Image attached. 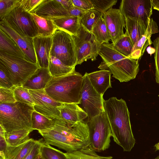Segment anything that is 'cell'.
<instances>
[{"mask_svg":"<svg viewBox=\"0 0 159 159\" xmlns=\"http://www.w3.org/2000/svg\"><path fill=\"white\" fill-rule=\"evenodd\" d=\"M44 0H19L20 6L25 11L31 13Z\"/></svg>","mask_w":159,"mask_h":159,"instance_id":"39","label":"cell"},{"mask_svg":"<svg viewBox=\"0 0 159 159\" xmlns=\"http://www.w3.org/2000/svg\"><path fill=\"white\" fill-rule=\"evenodd\" d=\"M44 140L43 139L37 140L35 144L23 159H34L40 152L41 146Z\"/></svg>","mask_w":159,"mask_h":159,"instance_id":"42","label":"cell"},{"mask_svg":"<svg viewBox=\"0 0 159 159\" xmlns=\"http://www.w3.org/2000/svg\"><path fill=\"white\" fill-rule=\"evenodd\" d=\"M159 32L156 22L152 18H151L145 34L134 45L129 57L139 60L140 59L148 46L153 43L151 39L152 35Z\"/></svg>","mask_w":159,"mask_h":159,"instance_id":"17","label":"cell"},{"mask_svg":"<svg viewBox=\"0 0 159 159\" xmlns=\"http://www.w3.org/2000/svg\"><path fill=\"white\" fill-rule=\"evenodd\" d=\"M14 86L3 66L0 64V87L12 89Z\"/></svg>","mask_w":159,"mask_h":159,"instance_id":"40","label":"cell"},{"mask_svg":"<svg viewBox=\"0 0 159 159\" xmlns=\"http://www.w3.org/2000/svg\"><path fill=\"white\" fill-rule=\"evenodd\" d=\"M89 10H86L74 6L69 11L70 16L81 17Z\"/></svg>","mask_w":159,"mask_h":159,"instance_id":"44","label":"cell"},{"mask_svg":"<svg viewBox=\"0 0 159 159\" xmlns=\"http://www.w3.org/2000/svg\"><path fill=\"white\" fill-rule=\"evenodd\" d=\"M75 67L67 66L57 58L50 56L48 69L53 77H60L67 75L75 70Z\"/></svg>","mask_w":159,"mask_h":159,"instance_id":"24","label":"cell"},{"mask_svg":"<svg viewBox=\"0 0 159 159\" xmlns=\"http://www.w3.org/2000/svg\"><path fill=\"white\" fill-rule=\"evenodd\" d=\"M88 75L91 85L99 94L103 96L108 89L112 87L111 73L109 70L101 69L88 73Z\"/></svg>","mask_w":159,"mask_h":159,"instance_id":"18","label":"cell"},{"mask_svg":"<svg viewBox=\"0 0 159 159\" xmlns=\"http://www.w3.org/2000/svg\"><path fill=\"white\" fill-rule=\"evenodd\" d=\"M152 8L159 11V0H152Z\"/></svg>","mask_w":159,"mask_h":159,"instance_id":"47","label":"cell"},{"mask_svg":"<svg viewBox=\"0 0 159 159\" xmlns=\"http://www.w3.org/2000/svg\"><path fill=\"white\" fill-rule=\"evenodd\" d=\"M98 55L103 61L98 68L108 69L112 77L120 82L134 79L139 71V59L127 57L117 51L112 43H105L100 46Z\"/></svg>","mask_w":159,"mask_h":159,"instance_id":"2","label":"cell"},{"mask_svg":"<svg viewBox=\"0 0 159 159\" xmlns=\"http://www.w3.org/2000/svg\"><path fill=\"white\" fill-rule=\"evenodd\" d=\"M58 108L62 120L68 124L78 123L88 117L87 113L76 103H63Z\"/></svg>","mask_w":159,"mask_h":159,"instance_id":"16","label":"cell"},{"mask_svg":"<svg viewBox=\"0 0 159 159\" xmlns=\"http://www.w3.org/2000/svg\"><path fill=\"white\" fill-rule=\"evenodd\" d=\"M0 63L14 86H22L39 67L38 63L0 51Z\"/></svg>","mask_w":159,"mask_h":159,"instance_id":"5","label":"cell"},{"mask_svg":"<svg viewBox=\"0 0 159 159\" xmlns=\"http://www.w3.org/2000/svg\"><path fill=\"white\" fill-rule=\"evenodd\" d=\"M31 13L52 20L69 16L68 11L58 0H44Z\"/></svg>","mask_w":159,"mask_h":159,"instance_id":"14","label":"cell"},{"mask_svg":"<svg viewBox=\"0 0 159 159\" xmlns=\"http://www.w3.org/2000/svg\"><path fill=\"white\" fill-rule=\"evenodd\" d=\"M88 74L86 72L83 77L80 101L83 110L88 115L86 122L105 111L103 96L98 93L93 88Z\"/></svg>","mask_w":159,"mask_h":159,"instance_id":"9","label":"cell"},{"mask_svg":"<svg viewBox=\"0 0 159 159\" xmlns=\"http://www.w3.org/2000/svg\"><path fill=\"white\" fill-rule=\"evenodd\" d=\"M37 140L30 138L25 142L16 146H7L5 159H23L37 142Z\"/></svg>","mask_w":159,"mask_h":159,"instance_id":"23","label":"cell"},{"mask_svg":"<svg viewBox=\"0 0 159 159\" xmlns=\"http://www.w3.org/2000/svg\"><path fill=\"white\" fill-rule=\"evenodd\" d=\"M34 110L50 119L62 120L58 107L39 106L35 105Z\"/></svg>","mask_w":159,"mask_h":159,"instance_id":"35","label":"cell"},{"mask_svg":"<svg viewBox=\"0 0 159 159\" xmlns=\"http://www.w3.org/2000/svg\"><path fill=\"white\" fill-rule=\"evenodd\" d=\"M94 9L102 13L107 11L116 3L117 0H89Z\"/></svg>","mask_w":159,"mask_h":159,"instance_id":"37","label":"cell"},{"mask_svg":"<svg viewBox=\"0 0 159 159\" xmlns=\"http://www.w3.org/2000/svg\"><path fill=\"white\" fill-rule=\"evenodd\" d=\"M154 147L155 148L156 151L159 150V142L155 144Z\"/></svg>","mask_w":159,"mask_h":159,"instance_id":"50","label":"cell"},{"mask_svg":"<svg viewBox=\"0 0 159 159\" xmlns=\"http://www.w3.org/2000/svg\"><path fill=\"white\" fill-rule=\"evenodd\" d=\"M126 32L134 45L145 34L150 23L136 18H125Z\"/></svg>","mask_w":159,"mask_h":159,"instance_id":"20","label":"cell"},{"mask_svg":"<svg viewBox=\"0 0 159 159\" xmlns=\"http://www.w3.org/2000/svg\"><path fill=\"white\" fill-rule=\"evenodd\" d=\"M20 34L34 38L39 35L37 26L30 13L20 6L14 9L3 20Z\"/></svg>","mask_w":159,"mask_h":159,"instance_id":"10","label":"cell"},{"mask_svg":"<svg viewBox=\"0 0 159 159\" xmlns=\"http://www.w3.org/2000/svg\"><path fill=\"white\" fill-rule=\"evenodd\" d=\"M52 77L48 68L39 67L22 86L30 90L44 89Z\"/></svg>","mask_w":159,"mask_h":159,"instance_id":"19","label":"cell"},{"mask_svg":"<svg viewBox=\"0 0 159 159\" xmlns=\"http://www.w3.org/2000/svg\"><path fill=\"white\" fill-rule=\"evenodd\" d=\"M52 43L50 55L59 59L65 65L75 67L77 60L75 43L72 35L57 29L52 36Z\"/></svg>","mask_w":159,"mask_h":159,"instance_id":"7","label":"cell"},{"mask_svg":"<svg viewBox=\"0 0 159 159\" xmlns=\"http://www.w3.org/2000/svg\"><path fill=\"white\" fill-rule=\"evenodd\" d=\"M92 33L100 45L105 43H109L111 40L109 31L102 16L94 25Z\"/></svg>","mask_w":159,"mask_h":159,"instance_id":"29","label":"cell"},{"mask_svg":"<svg viewBox=\"0 0 159 159\" xmlns=\"http://www.w3.org/2000/svg\"><path fill=\"white\" fill-rule=\"evenodd\" d=\"M83 77L75 70L63 76L52 77L44 89L56 101L80 104Z\"/></svg>","mask_w":159,"mask_h":159,"instance_id":"3","label":"cell"},{"mask_svg":"<svg viewBox=\"0 0 159 159\" xmlns=\"http://www.w3.org/2000/svg\"><path fill=\"white\" fill-rule=\"evenodd\" d=\"M59 1L68 11L74 6L71 0H60Z\"/></svg>","mask_w":159,"mask_h":159,"instance_id":"46","label":"cell"},{"mask_svg":"<svg viewBox=\"0 0 159 159\" xmlns=\"http://www.w3.org/2000/svg\"><path fill=\"white\" fill-rule=\"evenodd\" d=\"M74 6L86 10L94 9L89 0H71Z\"/></svg>","mask_w":159,"mask_h":159,"instance_id":"43","label":"cell"},{"mask_svg":"<svg viewBox=\"0 0 159 159\" xmlns=\"http://www.w3.org/2000/svg\"><path fill=\"white\" fill-rule=\"evenodd\" d=\"M146 51L151 56L152 54L155 53V49L154 48L151 47L150 46H148L146 48Z\"/></svg>","mask_w":159,"mask_h":159,"instance_id":"48","label":"cell"},{"mask_svg":"<svg viewBox=\"0 0 159 159\" xmlns=\"http://www.w3.org/2000/svg\"><path fill=\"white\" fill-rule=\"evenodd\" d=\"M20 5L19 0H0V20H3L14 9Z\"/></svg>","mask_w":159,"mask_h":159,"instance_id":"36","label":"cell"},{"mask_svg":"<svg viewBox=\"0 0 159 159\" xmlns=\"http://www.w3.org/2000/svg\"><path fill=\"white\" fill-rule=\"evenodd\" d=\"M54 120H52L34 110L31 116L32 129L38 131L46 129L51 126Z\"/></svg>","mask_w":159,"mask_h":159,"instance_id":"30","label":"cell"},{"mask_svg":"<svg viewBox=\"0 0 159 159\" xmlns=\"http://www.w3.org/2000/svg\"><path fill=\"white\" fill-rule=\"evenodd\" d=\"M154 159H159V156H158Z\"/></svg>","mask_w":159,"mask_h":159,"instance_id":"51","label":"cell"},{"mask_svg":"<svg viewBox=\"0 0 159 159\" xmlns=\"http://www.w3.org/2000/svg\"><path fill=\"white\" fill-rule=\"evenodd\" d=\"M31 14L37 26L38 35L44 37L52 36L58 29L52 20L41 17L33 13Z\"/></svg>","mask_w":159,"mask_h":159,"instance_id":"26","label":"cell"},{"mask_svg":"<svg viewBox=\"0 0 159 159\" xmlns=\"http://www.w3.org/2000/svg\"><path fill=\"white\" fill-rule=\"evenodd\" d=\"M89 129L90 145L96 152L104 151L110 146L112 133L105 111L87 122Z\"/></svg>","mask_w":159,"mask_h":159,"instance_id":"6","label":"cell"},{"mask_svg":"<svg viewBox=\"0 0 159 159\" xmlns=\"http://www.w3.org/2000/svg\"><path fill=\"white\" fill-rule=\"evenodd\" d=\"M32 129H24L12 131L5 134V138L7 146L14 147L22 144L29 140L30 133Z\"/></svg>","mask_w":159,"mask_h":159,"instance_id":"25","label":"cell"},{"mask_svg":"<svg viewBox=\"0 0 159 159\" xmlns=\"http://www.w3.org/2000/svg\"><path fill=\"white\" fill-rule=\"evenodd\" d=\"M34 159H44L40 152L37 155Z\"/></svg>","mask_w":159,"mask_h":159,"instance_id":"49","label":"cell"},{"mask_svg":"<svg viewBox=\"0 0 159 159\" xmlns=\"http://www.w3.org/2000/svg\"><path fill=\"white\" fill-rule=\"evenodd\" d=\"M158 97H159V95H158Z\"/></svg>","mask_w":159,"mask_h":159,"instance_id":"52","label":"cell"},{"mask_svg":"<svg viewBox=\"0 0 159 159\" xmlns=\"http://www.w3.org/2000/svg\"><path fill=\"white\" fill-rule=\"evenodd\" d=\"M102 16V13L95 9L89 10L80 17L81 24L92 33L94 25Z\"/></svg>","mask_w":159,"mask_h":159,"instance_id":"32","label":"cell"},{"mask_svg":"<svg viewBox=\"0 0 159 159\" xmlns=\"http://www.w3.org/2000/svg\"><path fill=\"white\" fill-rule=\"evenodd\" d=\"M58 29L70 34L78 36L81 27L80 17H65L52 20Z\"/></svg>","mask_w":159,"mask_h":159,"instance_id":"21","label":"cell"},{"mask_svg":"<svg viewBox=\"0 0 159 159\" xmlns=\"http://www.w3.org/2000/svg\"><path fill=\"white\" fill-rule=\"evenodd\" d=\"M0 51L11 55L25 59L24 53L15 41L0 29Z\"/></svg>","mask_w":159,"mask_h":159,"instance_id":"22","label":"cell"},{"mask_svg":"<svg viewBox=\"0 0 159 159\" xmlns=\"http://www.w3.org/2000/svg\"><path fill=\"white\" fill-rule=\"evenodd\" d=\"M0 29L15 41L24 53L25 59L31 62L38 63L33 38L20 34L12 29L4 20H0Z\"/></svg>","mask_w":159,"mask_h":159,"instance_id":"13","label":"cell"},{"mask_svg":"<svg viewBox=\"0 0 159 159\" xmlns=\"http://www.w3.org/2000/svg\"><path fill=\"white\" fill-rule=\"evenodd\" d=\"M13 90L15 98L17 102L30 106L35 105L34 99L29 91V89L22 86H14Z\"/></svg>","mask_w":159,"mask_h":159,"instance_id":"34","label":"cell"},{"mask_svg":"<svg viewBox=\"0 0 159 159\" xmlns=\"http://www.w3.org/2000/svg\"><path fill=\"white\" fill-rule=\"evenodd\" d=\"M72 36L75 43L76 65L89 60L93 61L97 59L100 45L92 33L81 25L78 36Z\"/></svg>","mask_w":159,"mask_h":159,"instance_id":"8","label":"cell"},{"mask_svg":"<svg viewBox=\"0 0 159 159\" xmlns=\"http://www.w3.org/2000/svg\"><path fill=\"white\" fill-rule=\"evenodd\" d=\"M16 102L12 89L0 87V104L13 103Z\"/></svg>","mask_w":159,"mask_h":159,"instance_id":"38","label":"cell"},{"mask_svg":"<svg viewBox=\"0 0 159 159\" xmlns=\"http://www.w3.org/2000/svg\"><path fill=\"white\" fill-rule=\"evenodd\" d=\"M33 44L37 63L39 67L48 68L52 46V36L38 35L33 38Z\"/></svg>","mask_w":159,"mask_h":159,"instance_id":"15","label":"cell"},{"mask_svg":"<svg viewBox=\"0 0 159 159\" xmlns=\"http://www.w3.org/2000/svg\"><path fill=\"white\" fill-rule=\"evenodd\" d=\"M40 152L44 159H67L65 153L52 147L44 140L41 146Z\"/></svg>","mask_w":159,"mask_h":159,"instance_id":"33","label":"cell"},{"mask_svg":"<svg viewBox=\"0 0 159 159\" xmlns=\"http://www.w3.org/2000/svg\"><path fill=\"white\" fill-rule=\"evenodd\" d=\"M153 43L155 49L154 59L156 80L157 83L159 84V36L154 40Z\"/></svg>","mask_w":159,"mask_h":159,"instance_id":"41","label":"cell"},{"mask_svg":"<svg viewBox=\"0 0 159 159\" xmlns=\"http://www.w3.org/2000/svg\"><path fill=\"white\" fill-rule=\"evenodd\" d=\"M35 105L43 106H52L58 107L63 103L56 101L51 98L44 89L37 90L29 89Z\"/></svg>","mask_w":159,"mask_h":159,"instance_id":"28","label":"cell"},{"mask_svg":"<svg viewBox=\"0 0 159 159\" xmlns=\"http://www.w3.org/2000/svg\"><path fill=\"white\" fill-rule=\"evenodd\" d=\"M119 9L125 18H136L149 23L152 14V0H122Z\"/></svg>","mask_w":159,"mask_h":159,"instance_id":"11","label":"cell"},{"mask_svg":"<svg viewBox=\"0 0 159 159\" xmlns=\"http://www.w3.org/2000/svg\"><path fill=\"white\" fill-rule=\"evenodd\" d=\"M0 159H5V153L7 146L5 135H0Z\"/></svg>","mask_w":159,"mask_h":159,"instance_id":"45","label":"cell"},{"mask_svg":"<svg viewBox=\"0 0 159 159\" xmlns=\"http://www.w3.org/2000/svg\"><path fill=\"white\" fill-rule=\"evenodd\" d=\"M112 44L114 48L117 51L124 56L129 57L134 47L131 39L126 32L114 44Z\"/></svg>","mask_w":159,"mask_h":159,"instance_id":"31","label":"cell"},{"mask_svg":"<svg viewBox=\"0 0 159 159\" xmlns=\"http://www.w3.org/2000/svg\"><path fill=\"white\" fill-rule=\"evenodd\" d=\"M104 107L110 125L112 137L125 152H130L135 143L125 101L112 97L104 102Z\"/></svg>","mask_w":159,"mask_h":159,"instance_id":"1","label":"cell"},{"mask_svg":"<svg viewBox=\"0 0 159 159\" xmlns=\"http://www.w3.org/2000/svg\"><path fill=\"white\" fill-rule=\"evenodd\" d=\"M34 110V106L18 102L0 104V125L7 133L24 129H32L31 116Z\"/></svg>","mask_w":159,"mask_h":159,"instance_id":"4","label":"cell"},{"mask_svg":"<svg viewBox=\"0 0 159 159\" xmlns=\"http://www.w3.org/2000/svg\"><path fill=\"white\" fill-rule=\"evenodd\" d=\"M102 17L109 31L112 43L114 44L124 34L125 18L119 9L112 8L103 13Z\"/></svg>","mask_w":159,"mask_h":159,"instance_id":"12","label":"cell"},{"mask_svg":"<svg viewBox=\"0 0 159 159\" xmlns=\"http://www.w3.org/2000/svg\"><path fill=\"white\" fill-rule=\"evenodd\" d=\"M90 145L71 152L65 153L67 159H113L111 156H102L98 155Z\"/></svg>","mask_w":159,"mask_h":159,"instance_id":"27","label":"cell"}]
</instances>
